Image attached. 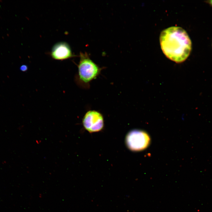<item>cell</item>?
Listing matches in <instances>:
<instances>
[{
    "mask_svg": "<svg viewBox=\"0 0 212 212\" xmlns=\"http://www.w3.org/2000/svg\"><path fill=\"white\" fill-rule=\"evenodd\" d=\"M162 50L168 59L176 63L185 61L191 49V40L186 32L178 26H172L163 30L160 36Z\"/></svg>",
    "mask_w": 212,
    "mask_h": 212,
    "instance_id": "obj_1",
    "label": "cell"
},
{
    "mask_svg": "<svg viewBox=\"0 0 212 212\" xmlns=\"http://www.w3.org/2000/svg\"><path fill=\"white\" fill-rule=\"evenodd\" d=\"M80 57L78 65L79 77L83 82L87 83L96 78L100 72V69L87 53L81 52Z\"/></svg>",
    "mask_w": 212,
    "mask_h": 212,
    "instance_id": "obj_2",
    "label": "cell"
},
{
    "mask_svg": "<svg viewBox=\"0 0 212 212\" xmlns=\"http://www.w3.org/2000/svg\"><path fill=\"white\" fill-rule=\"evenodd\" d=\"M150 141V138L146 132L138 130L130 131L127 134L125 139L127 147L134 151H140L146 148Z\"/></svg>",
    "mask_w": 212,
    "mask_h": 212,
    "instance_id": "obj_3",
    "label": "cell"
},
{
    "mask_svg": "<svg viewBox=\"0 0 212 212\" xmlns=\"http://www.w3.org/2000/svg\"><path fill=\"white\" fill-rule=\"evenodd\" d=\"M85 128L90 132H98L104 126V120L102 115L95 110H89L85 115L82 120Z\"/></svg>",
    "mask_w": 212,
    "mask_h": 212,
    "instance_id": "obj_4",
    "label": "cell"
},
{
    "mask_svg": "<svg viewBox=\"0 0 212 212\" xmlns=\"http://www.w3.org/2000/svg\"><path fill=\"white\" fill-rule=\"evenodd\" d=\"M51 55L53 59L59 60L65 59L73 56L70 46L64 42L57 43L53 46Z\"/></svg>",
    "mask_w": 212,
    "mask_h": 212,
    "instance_id": "obj_5",
    "label": "cell"
},
{
    "mask_svg": "<svg viewBox=\"0 0 212 212\" xmlns=\"http://www.w3.org/2000/svg\"><path fill=\"white\" fill-rule=\"evenodd\" d=\"M27 67L25 65H23L21 67L20 69L21 71H25L27 69Z\"/></svg>",
    "mask_w": 212,
    "mask_h": 212,
    "instance_id": "obj_6",
    "label": "cell"
},
{
    "mask_svg": "<svg viewBox=\"0 0 212 212\" xmlns=\"http://www.w3.org/2000/svg\"><path fill=\"white\" fill-rule=\"evenodd\" d=\"M208 3L210 5L212 6V0L208 1H207Z\"/></svg>",
    "mask_w": 212,
    "mask_h": 212,
    "instance_id": "obj_7",
    "label": "cell"
}]
</instances>
